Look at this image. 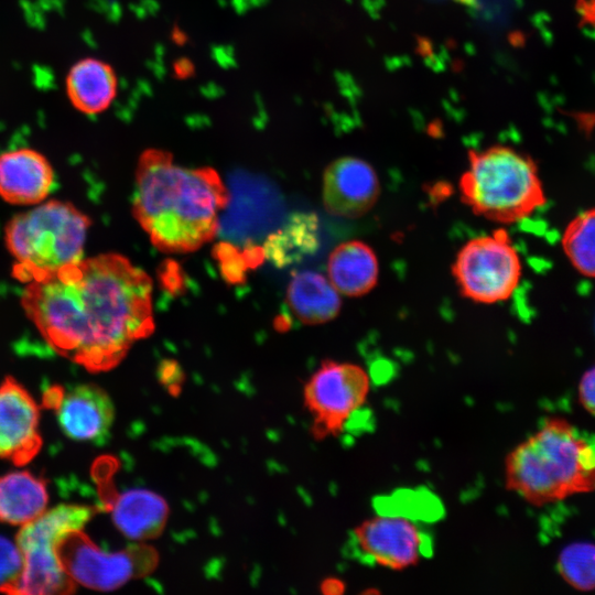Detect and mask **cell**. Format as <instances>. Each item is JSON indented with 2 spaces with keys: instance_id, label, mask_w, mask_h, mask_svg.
<instances>
[{
  "instance_id": "6da1fadb",
  "label": "cell",
  "mask_w": 595,
  "mask_h": 595,
  "mask_svg": "<svg viewBox=\"0 0 595 595\" xmlns=\"http://www.w3.org/2000/svg\"><path fill=\"white\" fill-rule=\"evenodd\" d=\"M21 305L58 355L89 371L116 367L154 331L152 281L119 253H101L25 283Z\"/></svg>"
},
{
  "instance_id": "7a4b0ae2",
  "label": "cell",
  "mask_w": 595,
  "mask_h": 595,
  "mask_svg": "<svg viewBox=\"0 0 595 595\" xmlns=\"http://www.w3.org/2000/svg\"><path fill=\"white\" fill-rule=\"evenodd\" d=\"M229 201L228 188L212 167L177 165L160 149L139 158L132 213L162 252L187 253L213 240Z\"/></svg>"
},
{
  "instance_id": "3957f363",
  "label": "cell",
  "mask_w": 595,
  "mask_h": 595,
  "mask_svg": "<svg viewBox=\"0 0 595 595\" xmlns=\"http://www.w3.org/2000/svg\"><path fill=\"white\" fill-rule=\"evenodd\" d=\"M507 490L542 507L595 490V445L565 418H547L505 457Z\"/></svg>"
},
{
  "instance_id": "277c9868",
  "label": "cell",
  "mask_w": 595,
  "mask_h": 595,
  "mask_svg": "<svg viewBox=\"0 0 595 595\" xmlns=\"http://www.w3.org/2000/svg\"><path fill=\"white\" fill-rule=\"evenodd\" d=\"M458 188L475 215L499 224L518 223L547 203L536 162L507 145L470 150Z\"/></svg>"
},
{
  "instance_id": "5b68a950",
  "label": "cell",
  "mask_w": 595,
  "mask_h": 595,
  "mask_svg": "<svg viewBox=\"0 0 595 595\" xmlns=\"http://www.w3.org/2000/svg\"><path fill=\"white\" fill-rule=\"evenodd\" d=\"M89 217L69 202L51 199L13 216L4 242L12 274L28 283L83 258Z\"/></svg>"
},
{
  "instance_id": "8992f818",
  "label": "cell",
  "mask_w": 595,
  "mask_h": 595,
  "mask_svg": "<svg viewBox=\"0 0 595 595\" xmlns=\"http://www.w3.org/2000/svg\"><path fill=\"white\" fill-rule=\"evenodd\" d=\"M94 513L89 506L62 504L21 526L15 542L22 553L23 566L8 594L74 592L76 585L64 569L60 547L69 534L82 531Z\"/></svg>"
},
{
  "instance_id": "52a82bcc",
  "label": "cell",
  "mask_w": 595,
  "mask_h": 595,
  "mask_svg": "<svg viewBox=\"0 0 595 595\" xmlns=\"http://www.w3.org/2000/svg\"><path fill=\"white\" fill-rule=\"evenodd\" d=\"M452 274L465 298L483 304L505 301L518 288L522 262L504 228L468 240L457 252Z\"/></svg>"
},
{
  "instance_id": "ba28073f",
  "label": "cell",
  "mask_w": 595,
  "mask_h": 595,
  "mask_svg": "<svg viewBox=\"0 0 595 595\" xmlns=\"http://www.w3.org/2000/svg\"><path fill=\"white\" fill-rule=\"evenodd\" d=\"M370 390V376L360 365L324 360L303 389L304 405L312 418V435L324 440L344 433L364 409Z\"/></svg>"
},
{
  "instance_id": "9c48e42d",
  "label": "cell",
  "mask_w": 595,
  "mask_h": 595,
  "mask_svg": "<svg viewBox=\"0 0 595 595\" xmlns=\"http://www.w3.org/2000/svg\"><path fill=\"white\" fill-rule=\"evenodd\" d=\"M60 555L75 585L97 591L116 589L131 578L149 574L158 563V553L149 545L109 552L95 544L83 530L65 538Z\"/></svg>"
},
{
  "instance_id": "30bf717a",
  "label": "cell",
  "mask_w": 595,
  "mask_h": 595,
  "mask_svg": "<svg viewBox=\"0 0 595 595\" xmlns=\"http://www.w3.org/2000/svg\"><path fill=\"white\" fill-rule=\"evenodd\" d=\"M353 544L361 559L391 571L416 566L431 551V540L407 512L378 510L353 529Z\"/></svg>"
},
{
  "instance_id": "8fae6325",
  "label": "cell",
  "mask_w": 595,
  "mask_h": 595,
  "mask_svg": "<svg viewBox=\"0 0 595 595\" xmlns=\"http://www.w3.org/2000/svg\"><path fill=\"white\" fill-rule=\"evenodd\" d=\"M45 404L53 408L62 432L80 442L104 440L112 425L115 408L109 394L93 383L68 389L52 387L45 392Z\"/></svg>"
},
{
  "instance_id": "7c38bea8",
  "label": "cell",
  "mask_w": 595,
  "mask_h": 595,
  "mask_svg": "<svg viewBox=\"0 0 595 595\" xmlns=\"http://www.w3.org/2000/svg\"><path fill=\"white\" fill-rule=\"evenodd\" d=\"M40 408L31 393L14 378L0 383V457L17 465L32 461L40 452Z\"/></svg>"
},
{
  "instance_id": "4fadbf2b",
  "label": "cell",
  "mask_w": 595,
  "mask_h": 595,
  "mask_svg": "<svg viewBox=\"0 0 595 595\" xmlns=\"http://www.w3.org/2000/svg\"><path fill=\"white\" fill-rule=\"evenodd\" d=\"M379 193L375 169L359 158H338L324 171L322 199L331 215L345 218L364 216L375 206Z\"/></svg>"
},
{
  "instance_id": "5bb4252c",
  "label": "cell",
  "mask_w": 595,
  "mask_h": 595,
  "mask_svg": "<svg viewBox=\"0 0 595 595\" xmlns=\"http://www.w3.org/2000/svg\"><path fill=\"white\" fill-rule=\"evenodd\" d=\"M54 171L41 152L19 148L0 154V196L13 205H37L48 196Z\"/></svg>"
},
{
  "instance_id": "9a60e30c",
  "label": "cell",
  "mask_w": 595,
  "mask_h": 595,
  "mask_svg": "<svg viewBox=\"0 0 595 595\" xmlns=\"http://www.w3.org/2000/svg\"><path fill=\"white\" fill-rule=\"evenodd\" d=\"M118 79L107 62L85 57L77 61L65 78V90L72 106L85 115L107 110L116 98Z\"/></svg>"
},
{
  "instance_id": "2e32d148",
  "label": "cell",
  "mask_w": 595,
  "mask_h": 595,
  "mask_svg": "<svg viewBox=\"0 0 595 595\" xmlns=\"http://www.w3.org/2000/svg\"><path fill=\"white\" fill-rule=\"evenodd\" d=\"M328 280L339 294L361 296L377 284L379 266L375 251L359 240L343 242L327 260Z\"/></svg>"
},
{
  "instance_id": "e0dca14e",
  "label": "cell",
  "mask_w": 595,
  "mask_h": 595,
  "mask_svg": "<svg viewBox=\"0 0 595 595\" xmlns=\"http://www.w3.org/2000/svg\"><path fill=\"white\" fill-rule=\"evenodd\" d=\"M167 504L148 489H129L119 494L111 505V516L119 531L136 541L158 537L167 520Z\"/></svg>"
},
{
  "instance_id": "ac0fdd59",
  "label": "cell",
  "mask_w": 595,
  "mask_h": 595,
  "mask_svg": "<svg viewBox=\"0 0 595 595\" xmlns=\"http://www.w3.org/2000/svg\"><path fill=\"white\" fill-rule=\"evenodd\" d=\"M286 301L293 315L309 325L332 321L342 305L339 293L328 278L315 271H301L293 275Z\"/></svg>"
},
{
  "instance_id": "d6986e66",
  "label": "cell",
  "mask_w": 595,
  "mask_h": 595,
  "mask_svg": "<svg viewBox=\"0 0 595 595\" xmlns=\"http://www.w3.org/2000/svg\"><path fill=\"white\" fill-rule=\"evenodd\" d=\"M45 479L29 470H14L0 476V522L23 526L47 508Z\"/></svg>"
},
{
  "instance_id": "ffe728a7",
  "label": "cell",
  "mask_w": 595,
  "mask_h": 595,
  "mask_svg": "<svg viewBox=\"0 0 595 595\" xmlns=\"http://www.w3.org/2000/svg\"><path fill=\"white\" fill-rule=\"evenodd\" d=\"M561 247L576 272L595 279V207L580 212L566 224Z\"/></svg>"
},
{
  "instance_id": "44dd1931",
  "label": "cell",
  "mask_w": 595,
  "mask_h": 595,
  "mask_svg": "<svg viewBox=\"0 0 595 595\" xmlns=\"http://www.w3.org/2000/svg\"><path fill=\"white\" fill-rule=\"evenodd\" d=\"M558 571L573 588L595 589V543L576 541L565 545L558 558Z\"/></svg>"
},
{
  "instance_id": "7402d4cb",
  "label": "cell",
  "mask_w": 595,
  "mask_h": 595,
  "mask_svg": "<svg viewBox=\"0 0 595 595\" xmlns=\"http://www.w3.org/2000/svg\"><path fill=\"white\" fill-rule=\"evenodd\" d=\"M23 559L17 542L0 536V592L7 593L19 578Z\"/></svg>"
},
{
  "instance_id": "603a6c76",
  "label": "cell",
  "mask_w": 595,
  "mask_h": 595,
  "mask_svg": "<svg viewBox=\"0 0 595 595\" xmlns=\"http://www.w3.org/2000/svg\"><path fill=\"white\" fill-rule=\"evenodd\" d=\"M577 394L583 409L595 416V365L582 375Z\"/></svg>"
},
{
  "instance_id": "cb8c5ba5",
  "label": "cell",
  "mask_w": 595,
  "mask_h": 595,
  "mask_svg": "<svg viewBox=\"0 0 595 595\" xmlns=\"http://www.w3.org/2000/svg\"><path fill=\"white\" fill-rule=\"evenodd\" d=\"M182 378V374L178 370V367H176L175 364L170 365L167 361L165 366H162L160 370V379L161 381L167 386L169 389H174L181 385L180 379Z\"/></svg>"
},
{
  "instance_id": "d4e9b609",
  "label": "cell",
  "mask_w": 595,
  "mask_h": 595,
  "mask_svg": "<svg viewBox=\"0 0 595 595\" xmlns=\"http://www.w3.org/2000/svg\"><path fill=\"white\" fill-rule=\"evenodd\" d=\"M345 588L344 581L337 577H326L321 584V591L326 595H340Z\"/></svg>"
}]
</instances>
